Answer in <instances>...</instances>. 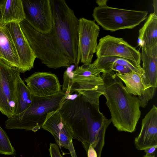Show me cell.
<instances>
[{
    "instance_id": "26",
    "label": "cell",
    "mask_w": 157,
    "mask_h": 157,
    "mask_svg": "<svg viewBox=\"0 0 157 157\" xmlns=\"http://www.w3.org/2000/svg\"><path fill=\"white\" fill-rule=\"evenodd\" d=\"M107 0H97L96 1V2L98 7H103L107 6Z\"/></svg>"
},
{
    "instance_id": "18",
    "label": "cell",
    "mask_w": 157,
    "mask_h": 157,
    "mask_svg": "<svg viewBox=\"0 0 157 157\" xmlns=\"http://www.w3.org/2000/svg\"><path fill=\"white\" fill-rule=\"evenodd\" d=\"M139 29L138 42L141 47L149 48L157 44V15L150 13Z\"/></svg>"
},
{
    "instance_id": "6",
    "label": "cell",
    "mask_w": 157,
    "mask_h": 157,
    "mask_svg": "<svg viewBox=\"0 0 157 157\" xmlns=\"http://www.w3.org/2000/svg\"><path fill=\"white\" fill-rule=\"evenodd\" d=\"M148 12L117 8L106 6L95 7L92 16L98 25L104 29L115 32L132 29L147 18Z\"/></svg>"
},
{
    "instance_id": "12",
    "label": "cell",
    "mask_w": 157,
    "mask_h": 157,
    "mask_svg": "<svg viewBox=\"0 0 157 157\" xmlns=\"http://www.w3.org/2000/svg\"><path fill=\"white\" fill-rule=\"evenodd\" d=\"M9 30L16 50L22 68V73L33 67L36 56L31 48L20 27L19 23L11 22L1 24Z\"/></svg>"
},
{
    "instance_id": "8",
    "label": "cell",
    "mask_w": 157,
    "mask_h": 157,
    "mask_svg": "<svg viewBox=\"0 0 157 157\" xmlns=\"http://www.w3.org/2000/svg\"><path fill=\"white\" fill-rule=\"evenodd\" d=\"M25 20L36 31L44 35L49 33L53 26L50 0H21Z\"/></svg>"
},
{
    "instance_id": "13",
    "label": "cell",
    "mask_w": 157,
    "mask_h": 157,
    "mask_svg": "<svg viewBox=\"0 0 157 157\" xmlns=\"http://www.w3.org/2000/svg\"><path fill=\"white\" fill-rule=\"evenodd\" d=\"M141 48V60L147 87L141 97L148 101L154 97L157 87V44L149 48Z\"/></svg>"
},
{
    "instance_id": "20",
    "label": "cell",
    "mask_w": 157,
    "mask_h": 157,
    "mask_svg": "<svg viewBox=\"0 0 157 157\" xmlns=\"http://www.w3.org/2000/svg\"><path fill=\"white\" fill-rule=\"evenodd\" d=\"M115 73L124 83L126 90L131 94L140 96L147 89L144 75L134 71L124 74Z\"/></svg>"
},
{
    "instance_id": "27",
    "label": "cell",
    "mask_w": 157,
    "mask_h": 157,
    "mask_svg": "<svg viewBox=\"0 0 157 157\" xmlns=\"http://www.w3.org/2000/svg\"><path fill=\"white\" fill-rule=\"evenodd\" d=\"M152 5L154 10L153 13L157 15V0H153Z\"/></svg>"
},
{
    "instance_id": "1",
    "label": "cell",
    "mask_w": 157,
    "mask_h": 157,
    "mask_svg": "<svg viewBox=\"0 0 157 157\" xmlns=\"http://www.w3.org/2000/svg\"><path fill=\"white\" fill-rule=\"evenodd\" d=\"M104 95L110 113L111 123L120 131L136 130L141 112L138 97L129 93L114 71L103 72Z\"/></svg>"
},
{
    "instance_id": "25",
    "label": "cell",
    "mask_w": 157,
    "mask_h": 157,
    "mask_svg": "<svg viewBox=\"0 0 157 157\" xmlns=\"http://www.w3.org/2000/svg\"><path fill=\"white\" fill-rule=\"evenodd\" d=\"M157 147V145L148 147L144 150V151L146 154L152 155L155 152Z\"/></svg>"
},
{
    "instance_id": "4",
    "label": "cell",
    "mask_w": 157,
    "mask_h": 157,
    "mask_svg": "<svg viewBox=\"0 0 157 157\" xmlns=\"http://www.w3.org/2000/svg\"><path fill=\"white\" fill-rule=\"evenodd\" d=\"M21 29L36 58L48 68L69 67L71 64L53 32L41 34L24 19L19 23Z\"/></svg>"
},
{
    "instance_id": "21",
    "label": "cell",
    "mask_w": 157,
    "mask_h": 157,
    "mask_svg": "<svg viewBox=\"0 0 157 157\" xmlns=\"http://www.w3.org/2000/svg\"><path fill=\"white\" fill-rule=\"evenodd\" d=\"M33 95L21 77L17 83V101L15 115L23 112L29 107L32 102Z\"/></svg>"
},
{
    "instance_id": "10",
    "label": "cell",
    "mask_w": 157,
    "mask_h": 157,
    "mask_svg": "<svg viewBox=\"0 0 157 157\" xmlns=\"http://www.w3.org/2000/svg\"><path fill=\"white\" fill-rule=\"evenodd\" d=\"M100 29L94 20L82 17L79 19L78 59L83 64L91 63L96 52Z\"/></svg>"
},
{
    "instance_id": "22",
    "label": "cell",
    "mask_w": 157,
    "mask_h": 157,
    "mask_svg": "<svg viewBox=\"0 0 157 157\" xmlns=\"http://www.w3.org/2000/svg\"><path fill=\"white\" fill-rule=\"evenodd\" d=\"M15 151L5 132L0 126V153L13 155Z\"/></svg>"
},
{
    "instance_id": "23",
    "label": "cell",
    "mask_w": 157,
    "mask_h": 157,
    "mask_svg": "<svg viewBox=\"0 0 157 157\" xmlns=\"http://www.w3.org/2000/svg\"><path fill=\"white\" fill-rule=\"evenodd\" d=\"M49 151L51 157H63L60 153L58 146L55 144H50Z\"/></svg>"
},
{
    "instance_id": "19",
    "label": "cell",
    "mask_w": 157,
    "mask_h": 157,
    "mask_svg": "<svg viewBox=\"0 0 157 157\" xmlns=\"http://www.w3.org/2000/svg\"><path fill=\"white\" fill-rule=\"evenodd\" d=\"M0 23H20L25 19L21 0H2Z\"/></svg>"
},
{
    "instance_id": "9",
    "label": "cell",
    "mask_w": 157,
    "mask_h": 157,
    "mask_svg": "<svg viewBox=\"0 0 157 157\" xmlns=\"http://www.w3.org/2000/svg\"><path fill=\"white\" fill-rule=\"evenodd\" d=\"M97 58L113 56L120 57L132 63L136 67L140 66V52L122 38L107 35L101 38L97 45Z\"/></svg>"
},
{
    "instance_id": "17",
    "label": "cell",
    "mask_w": 157,
    "mask_h": 157,
    "mask_svg": "<svg viewBox=\"0 0 157 157\" xmlns=\"http://www.w3.org/2000/svg\"><path fill=\"white\" fill-rule=\"evenodd\" d=\"M0 54L2 60L22 72L19 59L10 33L7 28L1 24Z\"/></svg>"
},
{
    "instance_id": "28",
    "label": "cell",
    "mask_w": 157,
    "mask_h": 157,
    "mask_svg": "<svg viewBox=\"0 0 157 157\" xmlns=\"http://www.w3.org/2000/svg\"><path fill=\"white\" fill-rule=\"evenodd\" d=\"M143 157H155V156H154L153 155H147L146 154V155H144Z\"/></svg>"
},
{
    "instance_id": "29",
    "label": "cell",
    "mask_w": 157,
    "mask_h": 157,
    "mask_svg": "<svg viewBox=\"0 0 157 157\" xmlns=\"http://www.w3.org/2000/svg\"><path fill=\"white\" fill-rule=\"evenodd\" d=\"M2 0H0V21L1 19V4Z\"/></svg>"
},
{
    "instance_id": "5",
    "label": "cell",
    "mask_w": 157,
    "mask_h": 157,
    "mask_svg": "<svg viewBox=\"0 0 157 157\" xmlns=\"http://www.w3.org/2000/svg\"><path fill=\"white\" fill-rule=\"evenodd\" d=\"M101 72L93 63L77 66L72 72L67 70L64 73L62 90L67 95L76 92L91 102L99 103L104 90Z\"/></svg>"
},
{
    "instance_id": "3",
    "label": "cell",
    "mask_w": 157,
    "mask_h": 157,
    "mask_svg": "<svg viewBox=\"0 0 157 157\" xmlns=\"http://www.w3.org/2000/svg\"><path fill=\"white\" fill-rule=\"evenodd\" d=\"M67 96L62 90L48 96L33 95L29 107L23 112L8 118L5 123L6 128L37 132L42 128L48 114L58 110Z\"/></svg>"
},
{
    "instance_id": "15",
    "label": "cell",
    "mask_w": 157,
    "mask_h": 157,
    "mask_svg": "<svg viewBox=\"0 0 157 157\" xmlns=\"http://www.w3.org/2000/svg\"><path fill=\"white\" fill-rule=\"evenodd\" d=\"M134 143L139 150L157 145V107L155 105L142 119L140 131Z\"/></svg>"
},
{
    "instance_id": "14",
    "label": "cell",
    "mask_w": 157,
    "mask_h": 157,
    "mask_svg": "<svg viewBox=\"0 0 157 157\" xmlns=\"http://www.w3.org/2000/svg\"><path fill=\"white\" fill-rule=\"evenodd\" d=\"M25 81L33 94L36 96H52L62 91L57 77L51 73L35 72L25 78Z\"/></svg>"
},
{
    "instance_id": "16",
    "label": "cell",
    "mask_w": 157,
    "mask_h": 157,
    "mask_svg": "<svg viewBox=\"0 0 157 157\" xmlns=\"http://www.w3.org/2000/svg\"><path fill=\"white\" fill-rule=\"evenodd\" d=\"M97 69L102 71V72L116 71L119 74H124L134 71L143 75L142 68L136 67L132 63L120 57L107 56L97 59L92 63Z\"/></svg>"
},
{
    "instance_id": "24",
    "label": "cell",
    "mask_w": 157,
    "mask_h": 157,
    "mask_svg": "<svg viewBox=\"0 0 157 157\" xmlns=\"http://www.w3.org/2000/svg\"><path fill=\"white\" fill-rule=\"evenodd\" d=\"M87 153L88 157H98L96 151L91 145L89 146Z\"/></svg>"
},
{
    "instance_id": "7",
    "label": "cell",
    "mask_w": 157,
    "mask_h": 157,
    "mask_svg": "<svg viewBox=\"0 0 157 157\" xmlns=\"http://www.w3.org/2000/svg\"><path fill=\"white\" fill-rule=\"evenodd\" d=\"M20 72L0 59V111L8 118L15 115Z\"/></svg>"
},
{
    "instance_id": "2",
    "label": "cell",
    "mask_w": 157,
    "mask_h": 157,
    "mask_svg": "<svg viewBox=\"0 0 157 157\" xmlns=\"http://www.w3.org/2000/svg\"><path fill=\"white\" fill-rule=\"evenodd\" d=\"M53 17L52 30L71 64L76 67L78 59L79 19L64 0H50Z\"/></svg>"
},
{
    "instance_id": "11",
    "label": "cell",
    "mask_w": 157,
    "mask_h": 157,
    "mask_svg": "<svg viewBox=\"0 0 157 157\" xmlns=\"http://www.w3.org/2000/svg\"><path fill=\"white\" fill-rule=\"evenodd\" d=\"M42 128L52 134L59 147L68 150L71 157H77L73 144L72 130L58 110L48 114Z\"/></svg>"
},
{
    "instance_id": "30",
    "label": "cell",
    "mask_w": 157,
    "mask_h": 157,
    "mask_svg": "<svg viewBox=\"0 0 157 157\" xmlns=\"http://www.w3.org/2000/svg\"><path fill=\"white\" fill-rule=\"evenodd\" d=\"M0 59H1V56L0 54Z\"/></svg>"
}]
</instances>
